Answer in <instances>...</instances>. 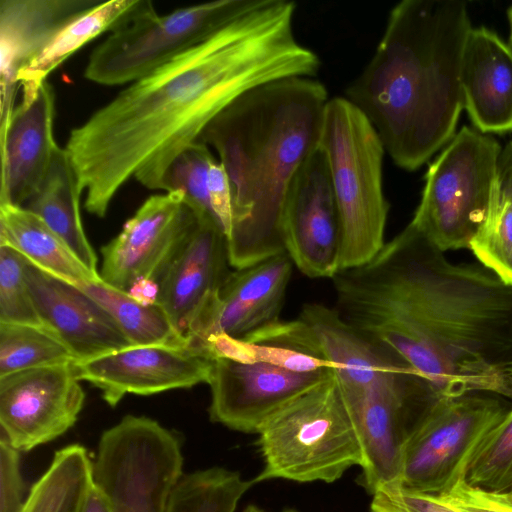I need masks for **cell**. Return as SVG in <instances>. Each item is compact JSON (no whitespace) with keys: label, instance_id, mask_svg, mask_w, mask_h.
<instances>
[{"label":"cell","instance_id":"1","mask_svg":"<svg viewBox=\"0 0 512 512\" xmlns=\"http://www.w3.org/2000/svg\"><path fill=\"white\" fill-rule=\"evenodd\" d=\"M296 5L261 0L209 38L130 83L69 134L65 149L99 217L134 177L160 190L174 157L223 109L279 79L314 77L321 62L294 33Z\"/></svg>","mask_w":512,"mask_h":512},{"label":"cell","instance_id":"2","mask_svg":"<svg viewBox=\"0 0 512 512\" xmlns=\"http://www.w3.org/2000/svg\"><path fill=\"white\" fill-rule=\"evenodd\" d=\"M332 281L345 322L440 398L512 399V288L481 265L450 262L409 223Z\"/></svg>","mask_w":512,"mask_h":512},{"label":"cell","instance_id":"3","mask_svg":"<svg viewBox=\"0 0 512 512\" xmlns=\"http://www.w3.org/2000/svg\"><path fill=\"white\" fill-rule=\"evenodd\" d=\"M472 25L458 0H403L346 96L398 167L414 171L455 135L463 52Z\"/></svg>","mask_w":512,"mask_h":512},{"label":"cell","instance_id":"4","mask_svg":"<svg viewBox=\"0 0 512 512\" xmlns=\"http://www.w3.org/2000/svg\"><path fill=\"white\" fill-rule=\"evenodd\" d=\"M329 98L314 77L258 86L229 104L198 141L212 147L232 188L228 260L242 269L285 252L283 213L291 183L319 147Z\"/></svg>","mask_w":512,"mask_h":512},{"label":"cell","instance_id":"5","mask_svg":"<svg viewBox=\"0 0 512 512\" xmlns=\"http://www.w3.org/2000/svg\"><path fill=\"white\" fill-rule=\"evenodd\" d=\"M319 148L326 157L338 212L342 271L369 262L385 244L386 152L371 123L345 97L329 99Z\"/></svg>","mask_w":512,"mask_h":512},{"label":"cell","instance_id":"6","mask_svg":"<svg viewBox=\"0 0 512 512\" xmlns=\"http://www.w3.org/2000/svg\"><path fill=\"white\" fill-rule=\"evenodd\" d=\"M263 469L253 482L332 483L362 466L361 444L338 381L331 374L274 413L259 429Z\"/></svg>","mask_w":512,"mask_h":512},{"label":"cell","instance_id":"7","mask_svg":"<svg viewBox=\"0 0 512 512\" xmlns=\"http://www.w3.org/2000/svg\"><path fill=\"white\" fill-rule=\"evenodd\" d=\"M501 151L492 136L462 127L430 163L410 224L443 252L468 249L499 194Z\"/></svg>","mask_w":512,"mask_h":512},{"label":"cell","instance_id":"8","mask_svg":"<svg viewBox=\"0 0 512 512\" xmlns=\"http://www.w3.org/2000/svg\"><path fill=\"white\" fill-rule=\"evenodd\" d=\"M261 0H218L158 15L141 0L132 16L90 54L84 76L99 85L132 83L199 44Z\"/></svg>","mask_w":512,"mask_h":512},{"label":"cell","instance_id":"9","mask_svg":"<svg viewBox=\"0 0 512 512\" xmlns=\"http://www.w3.org/2000/svg\"><path fill=\"white\" fill-rule=\"evenodd\" d=\"M181 436L158 421L126 415L106 429L93 458V482L111 512H166L184 474Z\"/></svg>","mask_w":512,"mask_h":512},{"label":"cell","instance_id":"10","mask_svg":"<svg viewBox=\"0 0 512 512\" xmlns=\"http://www.w3.org/2000/svg\"><path fill=\"white\" fill-rule=\"evenodd\" d=\"M508 410L500 399L485 393L436 400L407 435L400 485L435 495L449 491L465 479L480 446Z\"/></svg>","mask_w":512,"mask_h":512},{"label":"cell","instance_id":"11","mask_svg":"<svg viewBox=\"0 0 512 512\" xmlns=\"http://www.w3.org/2000/svg\"><path fill=\"white\" fill-rule=\"evenodd\" d=\"M197 223L182 192L150 196L101 248L102 281L129 294L142 286L157 287Z\"/></svg>","mask_w":512,"mask_h":512},{"label":"cell","instance_id":"12","mask_svg":"<svg viewBox=\"0 0 512 512\" xmlns=\"http://www.w3.org/2000/svg\"><path fill=\"white\" fill-rule=\"evenodd\" d=\"M243 340L294 349L322 359L331 365L342 385L384 383L414 371L366 340L335 308L318 303L304 305L294 320L279 319Z\"/></svg>","mask_w":512,"mask_h":512},{"label":"cell","instance_id":"13","mask_svg":"<svg viewBox=\"0 0 512 512\" xmlns=\"http://www.w3.org/2000/svg\"><path fill=\"white\" fill-rule=\"evenodd\" d=\"M85 392L72 363L0 377V436L19 452L51 442L76 423Z\"/></svg>","mask_w":512,"mask_h":512},{"label":"cell","instance_id":"14","mask_svg":"<svg viewBox=\"0 0 512 512\" xmlns=\"http://www.w3.org/2000/svg\"><path fill=\"white\" fill-rule=\"evenodd\" d=\"M214 356L204 347L130 346L106 355L72 363L80 381L96 387L115 407L126 394L152 395L207 383Z\"/></svg>","mask_w":512,"mask_h":512},{"label":"cell","instance_id":"15","mask_svg":"<svg viewBox=\"0 0 512 512\" xmlns=\"http://www.w3.org/2000/svg\"><path fill=\"white\" fill-rule=\"evenodd\" d=\"M282 231L285 252L304 275L332 279L339 272V218L328 164L319 147L291 183Z\"/></svg>","mask_w":512,"mask_h":512},{"label":"cell","instance_id":"16","mask_svg":"<svg viewBox=\"0 0 512 512\" xmlns=\"http://www.w3.org/2000/svg\"><path fill=\"white\" fill-rule=\"evenodd\" d=\"M331 371L301 373L214 357L208 381L210 420L235 431L257 434L274 413Z\"/></svg>","mask_w":512,"mask_h":512},{"label":"cell","instance_id":"17","mask_svg":"<svg viewBox=\"0 0 512 512\" xmlns=\"http://www.w3.org/2000/svg\"><path fill=\"white\" fill-rule=\"evenodd\" d=\"M292 266L284 252L231 271L190 331V343L205 346L218 334L244 339L279 320Z\"/></svg>","mask_w":512,"mask_h":512},{"label":"cell","instance_id":"18","mask_svg":"<svg viewBox=\"0 0 512 512\" xmlns=\"http://www.w3.org/2000/svg\"><path fill=\"white\" fill-rule=\"evenodd\" d=\"M229 266L227 240L220 225L212 218L198 219L158 281L154 301L186 338L231 272Z\"/></svg>","mask_w":512,"mask_h":512},{"label":"cell","instance_id":"19","mask_svg":"<svg viewBox=\"0 0 512 512\" xmlns=\"http://www.w3.org/2000/svg\"><path fill=\"white\" fill-rule=\"evenodd\" d=\"M25 279L46 327L85 361L133 346L109 313L80 288L26 260Z\"/></svg>","mask_w":512,"mask_h":512},{"label":"cell","instance_id":"20","mask_svg":"<svg viewBox=\"0 0 512 512\" xmlns=\"http://www.w3.org/2000/svg\"><path fill=\"white\" fill-rule=\"evenodd\" d=\"M55 92L46 81L27 106L0 125V204L24 207L41 186L58 145L53 134Z\"/></svg>","mask_w":512,"mask_h":512},{"label":"cell","instance_id":"21","mask_svg":"<svg viewBox=\"0 0 512 512\" xmlns=\"http://www.w3.org/2000/svg\"><path fill=\"white\" fill-rule=\"evenodd\" d=\"M93 0L0 1V125L11 117L20 71L73 19L96 6Z\"/></svg>","mask_w":512,"mask_h":512},{"label":"cell","instance_id":"22","mask_svg":"<svg viewBox=\"0 0 512 512\" xmlns=\"http://www.w3.org/2000/svg\"><path fill=\"white\" fill-rule=\"evenodd\" d=\"M460 83L463 107L476 130L512 132V48L490 29L470 30Z\"/></svg>","mask_w":512,"mask_h":512},{"label":"cell","instance_id":"23","mask_svg":"<svg viewBox=\"0 0 512 512\" xmlns=\"http://www.w3.org/2000/svg\"><path fill=\"white\" fill-rule=\"evenodd\" d=\"M0 245L13 248L43 272L76 287L102 281L40 217L24 207L0 204Z\"/></svg>","mask_w":512,"mask_h":512},{"label":"cell","instance_id":"24","mask_svg":"<svg viewBox=\"0 0 512 512\" xmlns=\"http://www.w3.org/2000/svg\"><path fill=\"white\" fill-rule=\"evenodd\" d=\"M82 193L67 150L58 146L41 186L24 208L40 217L91 271L99 274L98 258L82 223Z\"/></svg>","mask_w":512,"mask_h":512},{"label":"cell","instance_id":"25","mask_svg":"<svg viewBox=\"0 0 512 512\" xmlns=\"http://www.w3.org/2000/svg\"><path fill=\"white\" fill-rule=\"evenodd\" d=\"M141 0L100 2L63 27L47 46L18 75L22 90L20 104L27 106L52 71L77 50L105 31H113L126 22Z\"/></svg>","mask_w":512,"mask_h":512},{"label":"cell","instance_id":"26","mask_svg":"<svg viewBox=\"0 0 512 512\" xmlns=\"http://www.w3.org/2000/svg\"><path fill=\"white\" fill-rule=\"evenodd\" d=\"M93 485V458L81 444L54 453L43 475L28 492L21 512H83Z\"/></svg>","mask_w":512,"mask_h":512},{"label":"cell","instance_id":"27","mask_svg":"<svg viewBox=\"0 0 512 512\" xmlns=\"http://www.w3.org/2000/svg\"><path fill=\"white\" fill-rule=\"evenodd\" d=\"M78 288L109 313L133 346L191 344L156 303H144L103 281Z\"/></svg>","mask_w":512,"mask_h":512},{"label":"cell","instance_id":"28","mask_svg":"<svg viewBox=\"0 0 512 512\" xmlns=\"http://www.w3.org/2000/svg\"><path fill=\"white\" fill-rule=\"evenodd\" d=\"M253 484L239 472L219 466L184 473L171 493L166 512H235Z\"/></svg>","mask_w":512,"mask_h":512},{"label":"cell","instance_id":"29","mask_svg":"<svg viewBox=\"0 0 512 512\" xmlns=\"http://www.w3.org/2000/svg\"><path fill=\"white\" fill-rule=\"evenodd\" d=\"M73 362L70 350L46 329L0 322V377Z\"/></svg>","mask_w":512,"mask_h":512},{"label":"cell","instance_id":"30","mask_svg":"<svg viewBox=\"0 0 512 512\" xmlns=\"http://www.w3.org/2000/svg\"><path fill=\"white\" fill-rule=\"evenodd\" d=\"M468 249L482 267L512 288V199L500 190Z\"/></svg>","mask_w":512,"mask_h":512},{"label":"cell","instance_id":"31","mask_svg":"<svg viewBox=\"0 0 512 512\" xmlns=\"http://www.w3.org/2000/svg\"><path fill=\"white\" fill-rule=\"evenodd\" d=\"M215 160L206 144L199 141L190 144L174 157L166 169L160 190L182 192L186 204L198 219H215L207 194L208 174Z\"/></svg>","mask_w":512,"mask_h":512},{"label":"cell","instance_id":"32","mask_svg":"<svg viewBox=\"0 0 512 512\" xmlns=\"http://www.w3.org/2000/svg\"><path fill=\"white\" fill-rule=\"evenodd\" d=\"M465 480L488 491L512 490V408L485 438L469 465Z\"/></svg>","mask_w":512,"mask_h":512},{"label":"cell","instance_id":"33","mask_svg":"<svg viewBox=\"0 0 512 512\" xmlns=\"http://www.w3.org/2000/svg\"><path fill=\"white\" fill-rule=\"evenodd\" d=\"M205 347L214 357L228 358L241 363L268 364L301 373L332 369L326 361L294 349L250 342L226 334L211 336L207 339Z\"/></svg>","mask_w":512,"mask_h":512},{"label":"cell","instance_id":"34","mask_svg":"<svg viewBox=\"0 0 512 512\" xmlns=\"http://www.w3.org/2000/svg\"><path fill=\"white\" fill-rule=\"evenodd\" d=\"M25 265L21 254L0 245V322L46 329L25 279Z\"/></svg>","mask_w":512,"mask_h":512},{"label":"cell","instance_id":"35","mask_svg":"<svg viewBox=\"0 0 512 512\" xmlns=\"http://www.w3.org/2000/svg\"><path fill=\"white\" fill-rule=\"evenodd\" d=\"M371 512H461L438 495L410 491L401 485L379 489L372 494Z\"/></svg>","mask_w":512,"mask_h":512},{"label":"cell","instance_id":"36","mask_svg":"<svg viewBox=\"0 0 512 512\" xmlns=\"http://www.w3.org/2000/svg\"><path fill=\"white\" fill-rule=\"evenodd\" d=\"M20 454L0 436V512H21L25 505L28 494Z\"/></svg>","mask_w":512,"mask_h":512},{"label":"cell","instance_id":"37","mask_svg":"<svg viewBox=\"0 0 512 512\" xmlns=\"http://www.w3.org/2000/svg\"><path fill=\"white\" fill-rule=\"evenodd\" d=\"M438 496L461 512H512V498L508 492L478 488L465 479Z\"/></svg>","mask_w":512,"mask_h":512},{"label":"cell","instance_id":"38","mask_svg":"<svg viewBox=\"0 0 512 512\" xmlns=\"http://www.w3.org/2000/svg\"><path fill=\"white\" fill-rule=\"evenodd\" d=\"M207 194L211 211L227 238L233 225V196L228 174L219 160L210 166Z\"/></svg>","mask_w":512,"mask_h":512},{"label":"cell","instance_id":"39","mask_svg":"<svg viewBox=\"0 0 512 512\" xmlns=\"http://www.w3.org/2000/svg\"><path fill=\"white\" fill-rule=\"evenodd\" d=\"M498 181L500 194L512 199V141L502 148L499 159Z\"/></svg>","mask_w":512,"mask_h":512},{"label":"cell","instance_id":"40","mask_svg":"<svg viewBox=\"0 0 512 512\" xmlns=\"http://www.w3.org/2000/svg\"><path fill=\"white\" fill-rule=\"evenodd\" d=\"M83 512H111L106 496L94 482L88 494Z\"/></svg>","mask_w":512,"mask_h":512},{"label":"cell","instance_id":"41","mask_svg":"<svg viewBox=\"0 0 512 512\" xmlns=\"http://www.w3.org/2000/svg\"><path fill=\"white\" fill-rule=\"evenodd\" d=\"M242 512H268V511H265L256 505H248ZM282 512H297V511H295L293 509H287Z\"/></svg>","mask_w":512,"mask_h":512},{"label":"cell","instance_id":"42","mask_svg":"<svg viewBox=\"0 0 512 512\" xmlns=\"http://www.w3.org/2000/svg\"><path fill=\"white\" fill-rule=\"evenodd\" d=\"M508 17H509L510 26H511V43H512V7H510L508 10Z\"/></svg>","mask_w":512,"mask_h":512},{"label":"cell","instance_id":"43","mask_svg":"<svg viewBox=\"0 0 512 512\" xmlns=\"http://www.w3.org/2000/svg\"><path fill=\"white\" fill-rule=\"evenodd\" d=\"M510 497L512 498V490L508 492Z\"/></svg>","mask_w":512,"mask_h":512}]
</instances>
